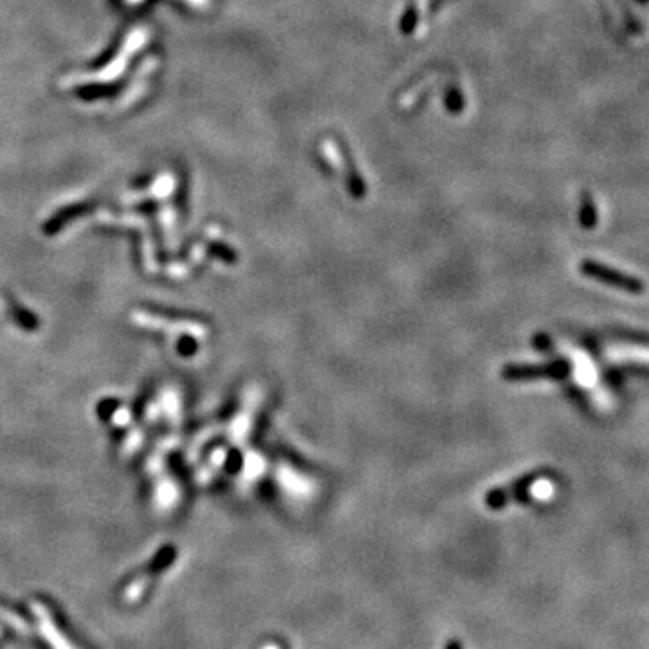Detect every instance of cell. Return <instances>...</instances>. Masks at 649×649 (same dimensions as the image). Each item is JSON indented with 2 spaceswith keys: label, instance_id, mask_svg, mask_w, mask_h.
I'll return each mask as SVG.
<instances>
[{
  "label": "cell",
  "instance_id": "7a4b0ae2",
  "mask_svg": "<svg viewBox=\"0 0 649 649\" xmlns=\"http://www.w3.org/2000/svg\"><path fill=\"white\" fill-rule=\"evenodd\" d=\"M579 269L586 278H592L599 284L610 285V287H615L622 292H628V294H644L645 291V285L635 276L617 271V269L593 262V260H584Z\"/></svg>",
  "mask_w": 649,
  "mask_h": 649
},
{
  "label": "cell",
  "instance_id": "8992f818",
  "mask_svg": "<svg viewBox=\"0 0 649 649\" xmlns=\"http://www.w3.org/2000/svg\"><path fill=\"white\" fill-rule=\"evenodd\" d=\"M321 153H323L327 163H329L334 170H337V172H345L346 170L345 159H343L341 152H339L337 144L334 143L332 139H324L323 143H321Z\"/></svg>",
  "mask_w": 649,
  "mask_h": 649
},
{
  "label": "cell",
  "instance_id": "8fae6325",
  "mask_svg": "<svg viewBox=\"0 0 649 649\" xmlns=\"http://www.w3.org/2000/svg\"><path fill=\"white\" fill-rule=\"evenodd\" d=\"M444 649H464V645H462V642H460V641H456V638H451V641L446 642Z\"/></svg>",
  "mask_w": 649,
  "mask_h": 649
},
{
  "label": "cell",
  "instance_id": "5b68a950",
  "mask_svg": "<svg viewBox=\"0 0 649 649\" xmlns=\"http://www.w3.org/2000/svg\"><path fill=\"white\" fill-rule=\"evenodd\" d=\"M34 612H37L38 617H40L42 633H44V637H46L47 642L51 644V648H53V649H70V644L65 641V638L62 637V633H60V629H56V626H54V622L51 621V617L47 615L46 610H44V606H40V608H34ZM73 649H75V648H73Z\"/></svg>",
  "mask_w": 649,
  "mask_h": 649
},
{
  "label": "cell",
  "instance_id": "277c9868",
  "mask_svg": "<svg viewBox=\"0 0 649 649\" xmlns=\"http://www.w3.org/2000/svg\"><path fill=\"white\" fill-rule=\"evenodd\" d=\"M538 480H539L538 473L527 474V477L512 481V484L507 485V487H500V489H494V491H491V493H487V496H485V503H487V507L493 510L501 509V507H505L509 501L519 500V498L527 493V489H529L530 485L536 484Z\"/></svg>",
  "mask_w": 649,
  "mask_h": 649
},
{
  "label": "cell",
  "instance_id": "30bf717a",
  "mask_svg": "<svg viewBox=\"0 0 649 649\" xmlns=\"http://www.w3.org/2000/svg\"><path fill=\"white\" fill-rule=\"evenodd\" d=\"M184 2H188L189 6H194V8L199 9H204L211 4V0H184Z\"/></svg>",
  "mask_w": 649,
  "mask_h": 649
},
{
  "label": "cell",
  "instance_id": "3957f363",
  "mask_svg": "<svg viewBox=\"0 0 649 649\" xmlns=\"http://www.w3.org/2000/svg\"><path fill=\"white\" fill-rule=\"evenodd\" d=\"M570 372L567 361H552L545 365H507L501 370V379L509 382L539 381V379H563Z\"/></svg>",
  "mask_w": 649,
  "mask_h": 649
},
{
  "label": "cell",
  "instance_id": "52a82bcc",
  "mask_svg": "<svg viewBox=\"0 0 649 649\" xmlns=\"http://www.w3.org/2000/svg\"><path fill=\"white\" fill-rule=\"evenodd\" d=\"M597 222V213L593 201L588 195H583V202H581V224L583 227H593Z\"/></svg>",
  "mask_w": 649,
  "mask_h": 649
},
{
  "label": "cell",
  "instance_id": "9c48e42d",
  "mask_svg": "<svg viewBox=\"0 0 649 649\" xmlns=\"http://www.w3.org/2000/svg\"><path fill=\"white\" fill-rule=\"evenodd\" d=\"M431 80H433V78H427L426 82H422V83H420V85H417L415 89H411L410 92H406V94H404L403 98H401V103H399L401 108H410L411 105H415L417 99H419V96L422 94L424 89H426V87H427V83H431Z\"/></svg>",
  "mask_w": 649,
  "mask_h": 649
},
{
  "label": "cell",
  "instance_id": "6da1fadb",
  "mask_svg": "<svg viewBox=\"0 0 649 649\" xmlns=\"http://www.w3.org/2000/svg\"><path fill=\"white\" fill-rule=\"evenodd\" d=\"M149 40V31L144 27H137L134 33H130L125 40L123 47H121L120 54L108 63L105 69L96 70L92 75H82V76H70L63 82V85H73V83H82V82H111V80L120 78L123 75V70L127 69V63L130 62L132 54L137 53L141 47L144 46V42Z\"/></svg>",
  "mask_w": 649,
  "mask_h": 649
},
{
  "label": "cell",
  "instance_id": "ba28073f",
  "mask_svg": "<svg viewBox=\"0 0 649 649\" xmlns=\"http://www.w3.org/2000/svg\"><path fill=\"white\" fill-rule=\"evenodd\" d=\"M420 18V11L417 6H410L404 13L403 20H401V33L403 34H410L413 33V29H415L417 20Z\"/></svg>",
  "mask_w": 649,
  "mask_h": 649
},
{
  "label": "cell",
  "instance_id": "7c38bea8",
  "mask_svg": "<svg viewBox=\"0 0 649 649\" xmlns=\"http://www.w3.org/2000/svg\"><path fill=\"white\" fill-rule=\"evenodd\" d=\"M128 4H139V2H143V0H127Z\"/></svg>",
  "mask_w": 649,
  "mask_h": 649
}]
</instances>
